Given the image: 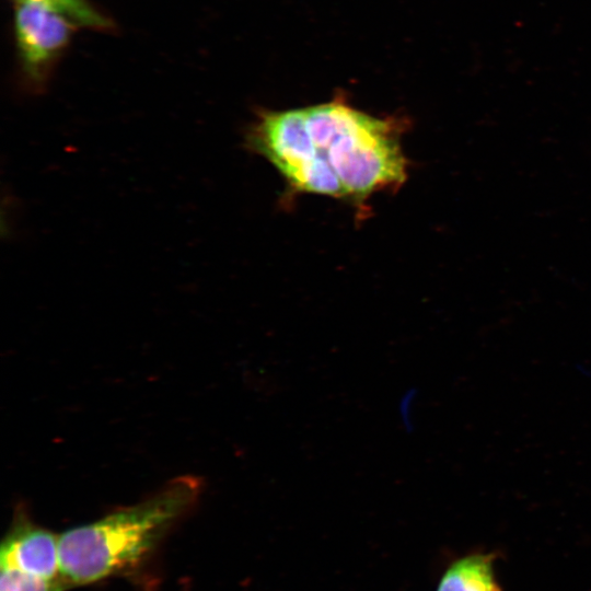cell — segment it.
<instances>
[{"label":"cell","instance_id":"6","mask_svg":"<svg viewBox=\"0 0 591 591\" xmlns=\"http://www.w3.org/2000/svg\"><path fill=\"white\" fill-rule=\"evenodd\" d=\"M493 554H470L445 570L437 591H501L494 571Z\"/></svg>","mask_w":591,"mask_h":591},{"label":"cell","instance_id":"1","mask_svg":"<svg viewBox=\"0 0 591 591\" xmlns=\"http://www.w3.org/2000/svg\"><path fill=\"white\" fill-rule=\"evenodd\" d=\"M202 483L182 475L146 500L59 535L62 577L84 586L136 568L196 505Z\"/></svg>","mask_w":591,"mask_h":591},{"label":"cell","instance_id":"3","mask_svg":"<svg viewBox=\"0 0 591 591\" xmlns=\"http://www.w3.org/2000/svg\"><path fill=\"white\" fill-rule=\"evenodd\" d=\"M244 139L245 148L268 160L292 190L345 199L339 182L316 159L303 107L260 111Z\"/></svg>","mask_w":591,"mask_h":591},{"label":"cell","instance_id":"4","mask_svg":"<svg viewBox=\"0 0 591 591\" xmlns=\"http://www.w3.org/2000/svg\"><path fill=\"white\" fill-rule=\"evenodd\" d=\"M73 25L46 4L19 0L14 30L27 91L44 90L53 63L70 40Z\"/></svg>","mask_w":591,"mask_h":591},{"label":"cell","instance_id":"9","mask_svg":"<svg viewBox=\"0 0 591 591\" xmlns=\"http://www.w3.org/2000/svg\"><path fill=\"white\" fill-rule=\"evenodd\" d=\"M19 209V202L16 197L11 193H3L2 197V211L8 212L7 215H1L2 222H1V230H2V236L3 237H10L13 234L14 231V223H15V210Z\"/></svg>","mask_w":591,"mask_h":591},{"label":"cell","instance_id":"8","mask_svg":"<svg viewBox=\"0 0 591 591\" xmlns=\"http://www.w3.org/2000/svg\"><path fill=\"white\" fill-rule=\"evenodd\" d=\"M0 569V591H63L70 586L63 577L45 579L13 568Z\"/></svg>","mask_w":591,"mask_h":591},{"label":"cell","instance_id":"2","mask_svg":"<svg viewBox=\"0 0 591 591\" xmlns=\"http://www.w3.org/2000/svg\"><path fill=\"white\" fill-rule=\"evenodd\" d=\"M303 108L316 159L337 178L345 199L361 205L404 184L403 119L370 115L343 96Z\"/></svg>","mask_w":591,"mask_h":591},{"label":"cell","instance_id":"7","mask_svg":"<svg viewBox=\"0 0 591 591\" xmlns=\"http://www.w3.org/2000/svg\"><path fill=\"white\" fill-rule=\"evenodd\" d=\"M46 4L56 10L76 25L96 31H108L113 24L88 0H26Z\"/></svg>","mask_w":591,"mask_h":591},{"label":"cell","instance_id":"5","mask_svg":"<svg viewBox=\"0 0 591 591\" xmlns=\"http://www.w3.org/2000/svg\"><path fill=\"white\" fill-rule=\"evenodd\" d=\"M0 568L45 579L61 578L59 535L35 524L24 509H16L0 547Z\"/></svg>","mask_w":591,"mask_h":591}]
</instances>
